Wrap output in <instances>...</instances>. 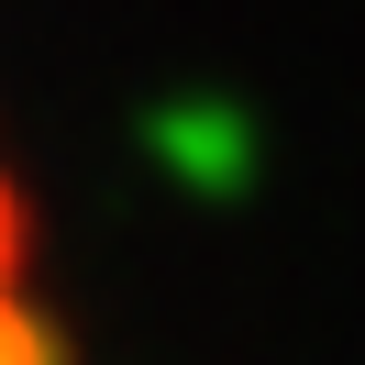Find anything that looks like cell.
Listing matches in <instances>:
<instances>
[{
    "instance_id": "6da1fadb",
    "label": "cell",
    "mask_w": 365,
    "mask_h": 365,
    "mask_svg": "<svg viewBox=\"0 0 365 365\" xmlns=\"http://www.w3.org/2000/svg\"><path fill=\"white\" fill-rule=\"evenodd\" d=\"M0 365H56L45 321H34V299H23V210H11V188H0Z\"/></svg>"
}]
</instances>
